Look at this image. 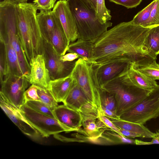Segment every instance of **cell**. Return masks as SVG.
I'll list each match as a JSON object with an SVG mask.
<instances>
[{"label":"cell","instance_id":"obj_1","mask_svg":"<svg viewBox=\"0 0 159 159\" xmlns=\"http://www.w3.org/2000/svg\"><path fill=\"white\" fill-rule=\"evenodd\" d=\"M151 28L135 25L131 21L119 23L92 42L93 55L89 61L100 66L117 60L136 64L156 60L144 46Z\"/></svg>","mask_w":159,"mask_h":159},{"label":"cell","instance_id":"obj_2","mask_svg":"<svg viewBox=\"0 0 159 159\" xmlns=\"http://www.w3.org/2000/svg\"><path fill=\"white\" fill-rule=\"evenodd\" d=\"M37 9L32 3L17 4L18 34L20 45L29 64L37 54H43V39L36 15Z\"/></svg>","mask_w":159,"mask_h":159},{"label":"cell","instance_id":"obj_3","mask_svg":"<svg viewBox=\"0 0 159 159\" xmlns=\"http://www.w3.org/2000/svg\"><path fill=\"white\" fill-rule=\"evenodd\" d=\"M67 1L75 19L79 38L92 43L112 26V23L109 21L102 23L96 12L88 8L81 0Z\"/></svg>","mask_w":159,"mask_h":159},{"label":"cell","instance_id":"obj_4","mask_svg":"<svg viewBox=\"0 0 159 159\" xmlns=\"http://www.w3.org/2000/svg\"><path fill=\"white\" fill-rule=\"evenodd\" d=\"M17 4L11 0L0 3V40L8 38L18 55L24 75L28 78L30 66L22 49L18 34Z\"/></svg>","mask_w":159,"mask_h":159},{"label":"cell","instance_id":"obj_5","mask_svg":"<svg viewBox=\"0 0 159 159\" xmlns=\"http://www.w3.org/2000/svg\"><path fill=\"white\" fill-rule=\"evenodd\" d=\"M98 65L80 58L76 60L70 75L86 95L90 103L101 110V87L98 84L97 72Z\"/></svg>","mask_w":159,"mask_h":159},{"label":"cell","instance_id":"obj_6","mask_svg":"<svg viewBox=\"0 0 159 159\" xmlns=\"http://www.w3.org/2000/svg\"><path fill=\"white\" fill-rule=\"evenodd\" d=\"M114 96L116 103V114L120 116L146 97L151 91L124 84L117 76L101 88Z\"/></svg>","mask_w":159,"mask_h":159},{"label":"cell","instance_id":"obj_7","mask_svg":"<svg viewBox=\"0 0 159 159\" xmlns=\"http://www.w3.org/2000/svg\"><path fill=\"white\" fill-rule=\"evenodd\" d=\"M159 116V85L134 106L123 113L120 119L142 125Z\"/></svg>","mask_w":159,"mask_h":159},{"label":"cell","instance_id":"obj_8","mask_svg":"<svg viewBox=\"0 0 159 159\" xmlns=\"http://www.w3.org/2000/svg\"><path fill=\"white\" fill-rule=\"evenodd\" d=\"M20 109L27 120L43 137L47 138L63 132L73 131L56 118L39 112L25 104Z\"/></svg>","mask_w":159,"mask_h":159},{"label":"cell","instance_id":"obj_9","mask_svg":"<svg viewBox=\"0 0 159 159\" xmlns=\"http://www.w3.org/2000/svg\"><path fill=\"white\" fill-rule=\"evenodd\" d=\"M1 92L7 100L20 109L25 103L24 93L31 84L25 75L9 73L1 83Z\"/></svg>","mask_w":159,"mask_h":159},{"label":"cell","instance_id":"obj_10","mask_svg":"<svg viewBox=\"0 0 159 159\" xmlns=\"http://www.w3.org/2000/svg\"><path fill=\"white\" fill-rule=\"evenodd\" d=\"M42 55L45 61L51 80L70 75L74 68L76 60L63 62L49 42L44 41Z\"/></svg>","mask_w":159,"mask_h":159},{"label":"cell","instance_id":"obj_11","mask_svg":"<svg viewBox=\"0 0 159 159\" xmlns=\"http://www.w3.org/2000/svg\"><path fill=\"white\" fill-rule=\"evenodd\" d=\"M0 99L1 108L24 134L34 140L39 139L42 137L23 115L20 109L10 102L1 91Z\"/></svg>","mask_w":159,"mask_h":159},{"label":"cell","instance_id":"obj_12","mask_svg":"<svg viewBox=\"0 0 159 159\" xmlns=\"http://www.w3.org/2000/svg\"><path fill=\"white\" fill-rule=\"evenodd\" d=\"M52 11L59 19L69 43L73 42L79 38L74 16L67 0H60L55 4Z\"/></svg>","mask_w":159,"mask_h":159},{"label":"cell","instance_id":"obj_13","mask_svg":"<svg viewBox=\"0 0 159 159\" xmlns=\"http://www.w3.org/2000/svg\"><path fill=\"white\" fill-rule=\"evenodd\" d=\"M123 83L151 91L158 85L156 80L150 79L138 71L133 63L128 64L117 76Z\"/></svg>","mask_w":159,"mask_h":159},{"label":"cell","instance_id":"obj_14","mask_svg":"<svg viewBox=\"0 0 159 159\" xmlns=\"http://www.w3.org/2000/svg\"><path fill=\"white\" fill-rule=\"evenodd\" d=\"M30 65V69L28 79L30 84L48 89L51 79L43 55H36Z\"/></svg>","mask_w":159,"mask_h":159},{"label":"cell","instance_id":"obj_15","mask_svg":"<svg viewBox=\"0 0 159 159\" xmlns=\"http://www.w3.org/2000/svg\"><path fill=\"white\" fill-rule=\"evenodd\" d=\"M53 112L60 123L73 131H80L82 126L83 118L79 111L63 104L58 105Z\"/></svg>","mask_w":159,"mask_h":159},{"label":"cell","instance_id":"obj_16","mask_svg":"<svg viewBox=\"0 0 159 159\" xmlns=\"http://www.w3.org/2000/svg\"><path fill=\"white\" fill-rule=\"evenodd\" d=\"M129 63L126 61L117 60L98 65L97 76L100 87L102 88L107 83L117 76Z\"/></svg>","mask_w":159,"mask_h":159},{"label":"cell","instance_id":"obj_17","mask_svg":"<svg viewBox=\"0 0 159 159\" xmlns=\"http://www.w3.org/2000/svg\"><path fill=\"white\" fill-rule=\"evenodd\" d=\"M74 82L70 75L67 76L51 80L48 89L58 102L64 101L68 94Z\"/></svg>","mask_w":159,"mask_h":159},{"label":"cell","instance_id":"obj_18","mask_svg":"<svg viewBox=\"0 0 159 159\" xmlns=\"http://www.w3.org/2000/svg\"><path fill=\"white\" fill-rule=\"evenodd\" d=\"M36 19L43 40L50 43L56 23V16L52 10H40Z\"/></svg>","mask_w":159,"mask_h":159},{"label":"cell","instance_id":"obj_19","mask_svg":"<svg viewBox=\"0 0 159 159\" xmlns=\"http://www.w3.org/2000/svg\"><path fill=\"white\" fill-rule=\"evenodd\" d=\"M50 43L56 52L60 56L65 54L70 44L60 20L57 16L55 26Z\"/></svg>","mask_w":159,"mask_h":159},{"label":"cell","instance_id":"obj_20","mask_svg":"<svg viewBox=\"0 0 159 159\" xmlns=\"http://www.w3.org/2000/svg\"><path fill=\"white\" fill-rule=\"evenodd\" d=\"M63 103L79 112L83 107L91 103L74 80L72 86Z\"/></svg>","mask_w":159,"mask_h":159},{"label":"cell","instance_id":"obj_21","mask_svg":"<svg viewBox=\"0 0 159 159\" xmlns=\"http://www.w3.org/2000/svg\"><path fill=\"white\" fill-rule=\"evenodd\" d=\"M67 52L75 53L78 55L79 58L89 61L93 55V43L79 38L75 41L70 43Z\"/></svg>","mask_w":159,"mask_h":159},{"label":"cell","instance_id":"obj_22","mask_svg":"<svg viewBox=\"0 0 159 159\" xmlns=\"http://www.w3.org/2000/svg\"><path fill=\"white\" fill-rule=\"evenodd\" d=\"M111 121L119 128L137 133L141 138H152L155 134V133L150 130L143 125L127 121L121 119Z\"/></svg>","mask_w":159,"mask_h":159},{"label":"cell","instance_id":"obj_23","mask_svg":"<svg viewBox=\"0 0 159 159\" xmlns=\"http://www.w3.org/2000/svg\"><path fill=\"white\" fill-rule=\"evenodd\" d=\"M2 42L4 43L5 45L9 73L19 75H24L20 64L18 55L10 41L7 38Z\"/></svg>","mask_w":159,"mask_h":159},{"label":"cell","instance_id":"obj_24","mask_svg":"<svg viewBox=\"0 0 159 159\" xmlns=\"http://www.w3.org/2000/svg\"><path fill=\"white\" fill-rule=\"evenodd\" d=\"M83 129L80 130L81 133L86 136V138L90 141L96 142L105 131L101 122L97 119L83 122Z\"/></svg>","mask_w":159,"mask_h":159},{"label":"cell","instance_id":"obj_25","mask_svg":"<svg viewBox=\"0 0 159 159\" xmlns=\"http://www.w3.org/2000/svg\"><path fill=\"white\" fill-rule=\"evenodd\" d=\"M144 46L148 52L157 58L159 54V25L152 27L149 30Z\"/></svg>","mask_w":159,"mask_h":159},{"label":"cell","instance_id":"obj_26","mask_svg":"<svg viewBox=\"0 0 159 159\" xmlns=\"http://www.w3.org/2000/svg\"><path fill=\"white\" fill-rule=\"evenodd\" d=\"M156 60H152L141 64L133 63L135 69L141 73L152 80H159V64Z\"/></svg>","mask_w":159,"mask_h":159},{"label":"cell","instance_id":"obj_27","mask_svg":"<svg viewBox=\"0 0 159 159\" xmlns=\"http://www.w3.org/2000/svg\"><path fill=\"white\" fill-rule=\"evenodd\" d=\"M100 138L102 139V141L108 144H135V140L131 139L123 136L111 130L105 131Z\"/></svg>","mask_w":159,"mask_h":159},{"label":"cell","instance_id":"obj_28","mask_svg":"<svg viewBox=\"0 0 159 159\" xmlns=\"http://www.w3.org/2000/svg\"><path fill=\"white\" fill-rule=\"evenodd\" d=\"M37 93L41 101L52 111L58 106V102L48 89L38 86Z\"/></svg>","mask_w":159,"mask_h":159},{"label":"cell","instance_id":"obj_29","mask_svg":"<svg viewBox=\"0 0 159 159\" xmlns=\"http://www.w3.org/2000/svg\"><path fill=\"white\" fill-rule=\"evenodd\" d=\"M100 100L101 105L116 114V103L114 96L106 90L101 88Z\"/></svg>","mask_w":159,"mask_h":159},{"label":"cell","instance_id":"obj_30","mask_svg":"<svg viewBox=\"0 0 159 159\" xmlns=\"http://www.w3.org/2000/svg\"><path fill=\"white\" fill-rule=\"evenodd\" d=\"M140 25L144 27L149 28L159 25V0H157L148 19Z\"/></svg>","mask_w":159,"mask_h":159},{"label":"cell","instance_id":"obj_31","mask_svg":"<svg viewBox=\"0 0 159 159\" xmlns=\"http://www.w3.org/2000/svg\"><path fill=\"white\" fill-rule=\"evenodd\" d=\"M157 0H154L143 9L139 12L131 20L134 25H140L146 21L149 18L151 11Z\"/></svg>","mask_w":159,"mask_h":159},{"label":"cell","instance_id":"obj_32","mask_svg":"<svg viewBox=\"0 0 159 159\" xmlns=\"http://www.w3.org/2000/svg\"><path fill=\"white\" fill-rule=\"evenodd\" d=\"M96 14L103 23L111 20V11L106 7L105 0H97Z\"/></svg>","mask_w":159,"mask_h":159},{"label":"cell","instance_id":"obj_33","mask_svg":"<svg viewBox=\"0 0 159 159\" xmlns=\"http://www.w3.org/2000/svg\"><path fill=\"white\" fill-rule=\"evenodd\" d=\"M25 104L39 112L56 118L53 111L41 101H30L26 102Z\"/></svg>","mask_w":159,"mask_h":159},{"label":"cell","instance_id":"obj_34","mask_svg":"<svg viewBox=\"0 0 159 159\" xmlns=\"http://www.w3.org/2000/svg\"><path fill=\"white\" fill-rule=\"evenodd\" d=\"M9 73L5 47L3 42H0V79L1 83L4 77Z\"/></svg>","mask_w":159,"mask_h":159},{"label":"cell","instance_id":"obj_35","mask_svg":"<svg viewBox=\"0 0 159 159\" xmlns=\"http://www.w3.org/2000/svg\"><path fill=\"white\" fill-rule=\"evenodd\" d=\"M38 87L37 85L32 84L25 90L24 93L25 103L32 101H41L37 93Z\"/></svg>","mask_w":159,"mask_h":159},{"label":"cell","instance_id":"obj_36","mask_svg":"<svg viewBox=\"0 0 159 159\" xmlns=\"http://www.w3.org/2000/svg\"><path fill=\"white\" fill-rule=\"evenodd\" d=\"M97 119L102 123L103 125L107 130L114 131L121 135L124 136L120 132V129L114 124L111 120L103 116L102 114L101 110L98 111V115Z\"/></svg>","mask_w":159,"mask_h":159},{"label":"cell","instance_id":"obj_37","mask_svg":"<svg viewBox=\"0 0 159 159\" xmlns=\"http://www.w3.org/2000/svg\"><path fill=\"white\" fill-rule=\"evenodd\" d=\"M57 0H33L34 6L37 10H51Z\"/></svg>","mask_w":159,"mask_h":159},{"label":"cell","instance_id":"obj_38","mask_svg":"<svg viewBox=\"0 0 159 159\" xmlns=\"http://www.w3.org/2000/svg\"><path fill=\"white\" fill-rule=\"evenodd\" d=\"M111 2L124 6L127 8L135 7L138 6L142 0H109Z\"/></svg>","mask_w":159,"mask_h":159},{"label":"cell","instance_id":"obj_39","mask_svg":"<svg viewBox=\"0 0 159 159\" xmlns=\"http://www.w3.org/2000/svg\"><path fill=\"white\" fill-rule=\"evenodd\" d=\"M101 111L102 115L111 120H118L120 117L111 111L101 106Z\"/></svg>","mask_w":159,"mask_h":159},{"label":"cell","instance_id":"obj_40","mask_svg":"<svg viewBox=\"0 0 159 159\" xmlns=\"http://www.w3.org/2000/svg\"><path fill=\"white\" fill-rule=\"evenodd\" d=\"M150 142H144L135 139V144L137 145H147L152 144H159V129L155 133V134Z\"/></svg>","mask_w":159,"mask_h":159},{"label":"cell","instance_id":"obj_41","mask_svg":"<svg viewBox=\"0 0 159 159\" xmlns=\"http://www.w3.org/2000/svg\"><path fill=\"white\" fill-rule=\"evenodd\" d=\"M78 55L75 53L69 52L64 55L61 56L60 59L63 62H70L79 59Z\"/></svg>","mask_w":159,"mask_h":159},{"label":"cell","instance_id":"obj_42","mask_svg":"<svg viewBox=\"0 0 159 159\" xmlns=\"http://www.w3.org/2000/svg\"><path fill=\"white\" fill-rule=\"evenodd\" d=\"M120 130L121 134L125 137L132 138L140 137L139 134L135 133L121 129H120Z\"/></svg>","mask_w":159,"mask_h":159},{"label":"cell","instance_id":"obj_43","mask_svg":"<svg viewBox=\"0 0 159 159\" xmlns=\"http://www.w3.org/2000/svg\"><path fill=\"white\" fill-rule=\"evenodd\" d=\"M89 8L95 11L96 13L97 0H81Z\"/></svg>","mask_w":159,"mask_h":159},{"label":"cell","instance_id":"obj_44","mask_svg":"<svg viewBox=\"0 0 159 159\" xmlns=\"http://www.w3.org/2000/svg\"><path fill=\"white\" fill-rule=\"evenodd\" d=\"M17 4L25 3L27 2L28 0H11Z\"/></svg>","mask_w":159,"mask_h":159}]
</instances>
